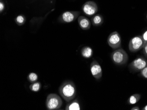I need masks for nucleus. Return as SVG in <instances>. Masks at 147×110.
Here are the masks:
<instances>
[{
  "mask_svg": "<svg viewBox=\"0 0 147 110\" xmlns=\"http://www.w3.org/2000/svg\"><path fill=\"white\" fill-rule=\"evenodd\" d=\"M82 10L86 15L91 16L95 14L97 12L98 6L94 1H87L82 5Z\"/></svg>",
  "mask_w": 147,
  "mask_h": 110,
  "instance_id": "nucleus-7",
  "label": "nucleus"
},
{
  "mask_svg": "<svg viewBox=\"0 0 147 110\" xmlns=\"http://www.w3.org/2000/svg\"><path fill=\"white\" fill-rule=\"evenodd\" d=\"M82 57L86 59H90L93 55V51L91 47L86 46L82 48L81 51Z\"/></svg>",
  "mask_w": 147,
  "mask_h": 110,
  "instance_id": "nucleus-12",
  "label": "nucleus"
},
{
  "mask_svg": "<svg viewBox=\"0 0 147 110\" xmlns=\"http://www.w3.org/2000/svg\"><path fill=\"white\" fill-rule=\"evenodd\" d=\"M142 110H147V105H145V106H144V107L143 108H142Z\"/></svg>",
  "mask_w": 147,
  "mask_h": 110,
  "instance_id": "nucleus-23",
  "label": "nucleus"
},
{
  "mask_svg": "<svg viewBox=\"0 0 147 110\" xmlns=\"http://www.w3.org/2000/svg\"><path fill=\"white\" fill-rule=\"evenodd\" d=\"M141 75L147 79V66L141 71Z\"/></svg>",
  "mask_w": 147,
  "mask_h": 110,
  "instance_id": "nucleus-18",
  "label": "nucleus"
},
{
  "mask_svg": "<svg viewBox=\"0 0 147 110\" xmlns=\"http://www.w3.org/2000/svg\"><path fill=\"white\" fill-rule=\"evenodd\" d=\"M111 59L116 65H124L128 61V55L124 49L119 48L111 53Z\"/></svg>",
  "mask_w": 147,
  "mask_h": 110,
  "instance_id": "nucleus-3",
  "label": "nucleus"
},
{
  "mask_svg": "<svg viewBox=\"0 0 147 110\" xmlns=\"http://www.w3.org/2000/svg\"><path fill=\"white\" fill-rule=\"evenodd\" d=\"M79 27L83 30H88L90 28L91 22L88 18L83 16H79L78 19Z\"/></svg>",
  "mask_w": 147,
  "mask_h": 110,
  "instance_id": "nucleus-10",
  "label": "nucleus"
},
{
  "mask_svg": "<svg viewBox=\"0 0 147 110\" xmlns=\"http://www.w3.org/2000/svg\"><path fill=\"white\" fill-rule=\"evenodd\" d=\"M61 96L67 102H69L76 97L77 89L75 83L71 81H64L59 88Z\"/></svg>",
  "mask_w": 147,
  "mask_h": 110,
  "instance_id": "nucleus-1",
  "label": "nucleus"
},
{
  "mask_svg": "<svg viewBox=\"0 0 147 110\" xmlns=\"http://www.w3.org/2000/svg\"><path fill=\"white\" fill-rule=\"evenodd\" d=\"M63 101L57 94L51 93L48 95L45 101L46 108L48 110H58L61 107Z\"/></svg>",
  "mask_w": 147,
  "mask_h": 110,
  "instance_id": "nucleus-2",
  "label": "nucleus"
},
{
  "mask_svg": "<svg viewBox=\"0 0 147 110\" xmlns=\"http://www.w3.org/2000/svg\"></svg>",
  "mask_w": 147,
  "mask_h": 110,
  "instance_id": "nucleus-24",
  "label": "nucleus"
},
{
  "mask_svg": "<svg viewBox=\"0 0 147 110\" xmlns=\"http://www.w3.org/2000/svg\"><path fill=\"white\" fill-rule=\"evenodd\" d=\"M147 66V61L143 57H137L132 61L129 65L130 71L134 73L141 72Z\"/></svg>",
  "mask_w": 147,
  "mask_h": 110,
  "instance_id": "nucleus-5",
  "label": "nucleus"
},
{
  "mask_svg": "<svg viewBox=\"0 0 147 110\" xmlns=\"http://www.w3.org/2000/svg\"><path fill=\"white\" fill-rule=\"evenodd\" d=\"M131 110H140V109L139 107L138 106H135L134 107H132L131 109Z\"/></svg>",
  "mask_w": 147,
  "mask_h": 110,
  "instance_id": "nucleus-22",
  "label": "nucleus"
},
{
  "mask_svg": "<svg viewBox=\"0 0 147 110\" xmlns=\"http://www.w3.org/2000/svg\"><path fill=\"white\" fill-rule=\"evenodd\" d=\"M143 52L144 55L147 57V43H145V45L143 48Z\"/></svg>",
  "mask_w": 147,
  "mask_h": 110,
  "instance_id": "nucleus-20",
  "label": "nucleus"
},
{
  "mask_svg": "<svg viewBox=\"0 0 147 110\" xmlns=\"http://www.w3.org/2000/svg\"><path fill=\"white\" fill-rule=\"evenodd\" d=\"M145 42L142 36H137L132 38L129 43V49L132 52H136L143 49Z\"/></svg>",
  "mask_w": 147,
  "mask_h": 110,
  "instance_id": "nucleus-4",
  "label": "nucleus"
},
{
  "mask_svg": "<svg viewBox=\"0 0 147 110\" xmlns=\"http://www.w3.org/2000/svg\"><path fill=\"white\" fill-rule=\"evenodd\" d=\"M30 89L32 91L38 92L41 88V84L39 82H36L32 84L30 86Z\"/></svg>",
  "mask_w": 147,
  "mask_h": 110,
  "instance_id": "nucleus-15",
  "label": "nucleus"
},
{
  "mask_svg": "<svg viewBox=\"0 0 147 110\" xmlns=\"http://www.w3.org/2000/svg\"><path fill=\"white\" fill-rule=\"evenodd\" d=\"M66 110H81L80 103L77 100H74L68 102L65 107Z\"/></svg>",
  "mask_w": 147,
  "mask_h": 110,
  "instance_id": "nucleus-11",
  "label": "nucleus"
},
{
  "mask_svg": "<svg viewBox=\"0 0 147 110\" xmlns=\"http://www.w3.org/2000/svg\"><path fill=\"white\" fill-rule=\"evenodd\" d=\"M28 78L30 82H36L38 80V76L35 73H30L28 76Z\"/></svg>",
  "mask_w": 147,
  "mask_h": 110,
  "instance_id": "nucleus-17",
  "label": "nucleus"
},
{
  "mask_svg": "<svg viewBox=\"0 0 147 110\" xmlns=\"http://www.w3.org/2000/svg\"><path fill=\"white\" fill-rule=\"evenodd\" d=\"M141 98V94L138 93L133 94L128 99L127 103L129 105H134L140 100Z\"/></svg>",
  "mask_w": 147,
  "mask_h": 110,
  "instance_id": "nucleus-14",
  "label": "nucleus"
},
{
  "mask_svg": "<svg viewBox=\"0 0 147 110\" xmlns=\"http://www.w3.org/2000/svg\"><path fill=\"white\" fill-rule=\"evenodd\" d=\"M90 72L93 77L98 80L101 78L103 75L102 68L99 63L96 61L94 60L91 63Z\"/></svg>",
  "mask_w": 147,
  "mask_h": 110,
  "instance_id": "nucleus-9",
  "label": "nucleus"
},
{
  "mask_svg": "<svg viewBox=\"0 0 147 110\" xmlns=\"http://www.w3.org/2000/svg\"><path fill=\"white\" fill-rule=\"evenodd\" d=\"M92 24L94 26H100L103 24L104 22L103 17L100 14L96 15L92 18Z\"/></svg>",
  "mask_w": 147,
  "mask_h": 110,
  "instance_id": "nucleus-13",
  "label": "nucleus"
},
{
  "mask_svg": "<svg viewBox=\"0 0 147 110\" xmlns=\"http://www.w3.org/2000/svg\"><path fill=\"white\" fill-rule=\"evenodd\" d=\"M4 8H5V5H4V3L1 2L0 3V11L1 12H2V11L4 10Z\"/></svg>",
  "mask_w": 147,
  "mask_h": 110,
  "instance_id": "nucleus-21",
  "label": "nucleus"
},
{
  "mask_svg": "<svg viewBox=\"0 0 147 110\" xmlns=\"http://www.w3.org/2000/svg\"><path fill=\"white\" fill-rule=\"evenodd\" d=\"M16 23L20 25L24 24L25 22V18L23 15H19L16 19Z\"/></svg>",
  "mask_w": 147,
  "mask_h": 110,
  "instance_id": "nucleus-16",
  "label": "nucleus"
},
{
  "mask_svg": "<svg viewBox=\"0 0 147 110\" xmlns=\"http://www.w3.org/2000/svg\"><path fill=\"white\" fill-rule=\"evenodd\" d=\"M80 14L78 11H66L60 17V21L64 23H70L76 20Z\"/></svg>",
  "mask_w": 147,
  "mask_h": 110,
  "instance_id": "nucleus-8",
  "label": "nucleus"
},
{
  "mask_svg": "<svg viewBox=\"0 0 147 110\" xmlns=\"http://www.w3.org/2000/svg\"><path fill=\"white\" fill-rule=\"evenodd\" d=\"M142 37L145 43H147V30L142 35Z\"/></svg>",
  "mask_w": 147,
  "mask_h": 110,
  "instance_id": "nucleus-19",
  "label": "nucleus"
},
{
  "mask_svg": "<svg viewBox=\"0 0 147 110\" xmlns=\"http://www.w3.org/2000/svg\"><path fill=\"white\" fill-rule=\"evenodd\" d=\"M109 46L112 49H117L121 47V36L117 31H114L109 35L107 40Z\"/></svg>",
  "mask_w": 147,
  "mask_h": 110,
  "instance_id": "nucleus-6",
  "label": "nucleus"
}]
</instances>
